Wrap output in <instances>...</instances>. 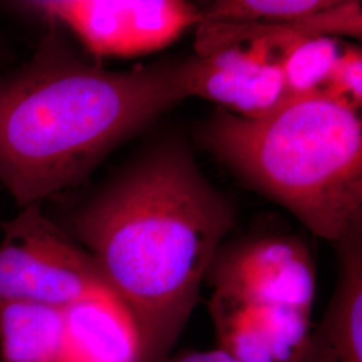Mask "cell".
Instances as JSON below:
<instances>
[{
    "label": "cell",
    "instance_id": "6da1fadb",
    "mask_svg": "<svg viewBox=\"0 0 362 362\" xmlns=\"http://www.w3.org/2000/svg\"><path fill=\"white\" fill-rule=\"evenodd\" d=\"M78 240L134 327L140 362L172 353L235 226L188 146L158 144L78 212Z\"/></svg>",
    "mask_w": 362,
    "mask_h": 362
},
{
    "label": "cell",
    "instance_id": "7a4b0ae2",
    "mask_svg": "<svg viewBox=\"0 0 362 362\" xmlns=\"http://www.w3.org/2000/svg\"><path fill=\"white\" fill-rule=\"evenodd\" d=\"M185 98L177 64L106 70L52 28L0 81V184L21 208L42 204Z\"/></svg>",
    "mask_w": 362,
    "mask_h": 362
},
{
    "label": "cell",
    "instance_id": "3957f363",
    "mask_svg": "<svg viewBox=\"0 0 362 362\" xmlns=\"http://www.w3.org/2000/svg\"><path fill=\"white\" fill-rule=\"evenodd\" d=\"M204 145L248 187L333 245L362 230V122L325 93L290 97L270 115L219 109Z\"/></svg>",
    "mask_w": 362,
    "mask_h": 362
},
{
    "label": "cell",
    "instance_id": "277c9868",
    "mask_svg": "<svg viewBox=\"0 0 362 362\" xmlns=\"http://www.w3.org/2000/svg\"><path fill=\"white\" fill-rule=\"evenodd\" d=\"M0 306L33 303L66 309L112 294L90 254L47 219L40 203L0 226Z\"/></svg>",
    "mask_w": 362,
    "mask_h": 362
},
{
    "label": "cell",
    "instance_id": "5b68a950",
    "mask_svg": "<svg viewBox=\"0 0 362 362\" xmlns=\"http://www.w3.org/2000/svg\"><path fill=\"white\" fill-rule=\"evenodd\" d=\"M21 6L70 30L98 58L164 49L202 23L200 7L182 0H33Z\"/></svg>",
    "mask_w": 362,
    "mask_h": 362
},
{
    "label": "cell",
    "instance_id": "8992f818",
    "mask_svg": "<svg viewBox=\"0 0 362 362\" xmlns=\"http://www.w3.org/2000/svg\"><path fill=\"white\" fill-rule=\"evenodd\" d=\"M208 275L214 294L252 306L311 314L317 274L310 250L293 236H262L220 250Z\"/></svg>",
    "mask_w": 362,
    "mask_h": 362
},
{
    "label": "cell",
    "instance_id": "52a82bcc",
    "mask_svg": "<svg viewBox=\"0 0 362 362\" xmlns=\"http://www.w3.org/2000/svg\"><path fill=\"white\" fill-rule=\"evenodd\" d=\"M187 97L219 105L235 116H267L290 98L281 67L243 47H226L177 62Z\"/></svg>",
    "mask_w": 362,
    "mask_h": 362
},
{
    "label": "cell",
    "instance_id": "ba28073f",
    "mask_svg": "<svg viewBox=\"0 0 362 362\" xmlns=\"http://www.w3.org/2000/svg\"><path fill=\"white\" fill-rule=\"evenodd\" d=\"M334 246L336 288L298 362H362V230Z\"/></svg>",
    "mask_w": 362,
    "mask_h": 362
},
{
    "label": "cell",
    "instance_id": "9c48e42d",
    "mask_svg": "<svg viewBox=\"0 0 362 362\" xmlns=\"http://www.w3.org/2000/svg\"><path fill=\"white\" fill-rule=\"evenodd\" d=\"M62 362H140L134 327L115 296L88 298L66 308Z\"/></svg>",
    "mask_w": 362,
    "mask_h": 362
},
{
    "label": "cell",
    "instance_id": "30bf717a",
    "mask_svg": "<svg viewBox=\"0 0 362 362\" xmlns=\"http://www.w3.org/2000/svg\"><path fill=\"white\" fill-rule=\"evenodd\" d=\"M65 309L33 303L0 306V361L62 362Z\"/></svg>",
    "mask_w": 362,
    "mask_h": 362
},
{
    "label": "cell",
    "instance_id": "8fae6325",
    "mask_svg": "<svg viewBox=\"0 0 362 362\" xmlns=\"http://www.w3.org/2000/svg\"><path fill=\"white\" fill-rule=\"evenodd\" d=\"M334 38L302 35L286 52L281 61L290 97H302L324 90L339 54Z\"/></svg>",
    "mask_w": 362,
    "mask_h": 362
},
{
    "label": "cell",
    "instance_id": "7c38bea8",
    "mask_svg": "<svg viewBox=\"0 0 362 362\" xmlns=\"http://www.w3.org/2000/svg\"><path fill=\"white\" fill-rule=\"evenodd\" d=\"M329 0H219L200 8L202 23H290L322 8ZM200 23V25H202Z\"/></svg>",
    "mask_w": 362,
    "mask_h": 362
},
{
    "label": "cell",
    "instance_id": "4fadbf2b",
    "mask_svg": "<svg viewBox=\"0 0 362 362\" xmlns=\"http://www.w3.org/2000/svg\"><path fill=\"white\" fill-rule=\"evenodd\" d=\"M291 25L306 35L326 38H361L362 6L357 0H329L322 8Z\"/></svg>",
    "mask_w": 362,
    "mask_h": 362
},
{
    "label": "cell",
    "instance_id": "5bb4252c",
    "mask_svg": "<svg viewBox=\"0 0 362 362\" xmlns=\"http://www.w3.org/2000/svg\"><path fill=\"white\" fill-rule=\"evenodd\" d=\"M326 95L334 98L351 109L358 110L362 104V52L361 47L349 46L342 50L329 79L325 85Z\"/></svg>",
    "mask_w": 362,
    "mask_h": 362
},
{
    "label": "cell",
    "instance_id": "9a60e30c",
    "mask_svg": "<svg viewBox=\"0 0 362 362\" xmlns=\"http://www.w3.org/2000/svg\"><path fill=\"white\" fill-rule=\"evenodd\" d=\"M158 362H242L236 360L231 354L224 350H196V351H182L179 354H169Z\"/></svg>",
    "mask_w": 362,
    "mask_h": 362
},
{
    "label": "cell",
    "instance_id": "2e32d148",
    "mask_svg": "<svg viewBox=\"0 0 362 362\" xmlns=\"http://www.w3.org/2000/svg\"><path fill=\"white\" fill-rule=\"evenodd\" d=\"M0 226H1V221H0Z\"/></svg>",
    "mask_w": 362,
    "mask_h": 362
}]
</instances>
